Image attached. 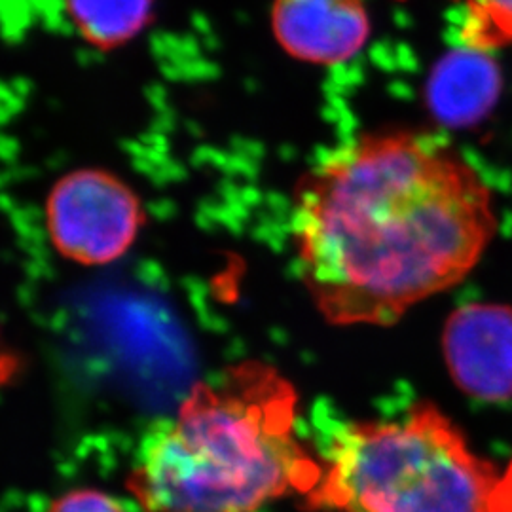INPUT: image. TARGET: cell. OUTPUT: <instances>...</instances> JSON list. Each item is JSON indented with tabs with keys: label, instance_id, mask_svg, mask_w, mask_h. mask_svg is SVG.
I'll use <instances>...</instances> for the list:
<instances>
[{
	"label": "cell",
	"instance_id": "obj_1",
	"mask_svg": "<svg viewBox=\"0 0 512 512\" xmlns=\"http://www.w3.org/2000/svg\"><path fill=\"white\" fill-rule=\"evenodd\" d=\"M296 264L330 325L389 327L473 272L497 232L494 196L440 137L366 133L294 192Z\"/></svg>",
	"mask_w": 512,
	"mask_h": 512
},
{
	"label": "cell",
	"instance_id": "obj_2",
	"mask_svg": "<svg viewBox=\"0 0 512 512\" xmlns=\"http://www.w3.org/2000/svg\"><path fill=\"white\" fill-rule=\"evenodd\" d=\"M296 410L293 384L275 368L232 366L148 427L129 492L147 512H258L306 497L323 467L296 435Z\"/></svg>",
	"mask_w": 512,
	"mask_h": 512
},
{
	"label": "cell",
	"instance_id": "obj_3",
	"mask_svg": "<svg viewBox=\"0 0 512 512\" xmlns=\"http://www.w3.org/2000/svg\"><path fill=\"white\" fill-rule=\"evenodd\" d=\"M494 463L471 450L431 401L401 420L353 421L336 431L308 509L334 512H494Z\"/></svg>",
	"mask_w": 512,
	"mask_h": 512
},
{
	"label": "cell",
	"instance_id": "obj_4",
	"mask_svg": "<svg viewBox=\"0 0 512 512\" xmlns=\"http://www.w3.org/2000/svg\"><path fill=\"white\" fill-rule=\"evenodd\" d=\"M145 224L135 190L105 169L61 177L46 200V228L55 251L80 266H109L133 247Z\"/></svg>",
	"mask_w": 512,
	"mask_h": 512
},
{
	"label": "cell",
	"instance_id": "obj_5",
	"mask_svg": "<svg viewBox=\"0 0 512 512\" xmlns=\"http://www.w3.org/2000/svg\"><path fill=\"white\" fill-rule=\"evenodd\" d=\"M448 372L463 393L484 403L512 399V308L467 304L444 325Z\"/></svg>",
	"mask_w": 512,
	"mask_h": 512
},
{
	"label": "cell",
	"instance_id": "obj_6",
	"mask_svg": "<svg viewBox=\"0 0 512 512\" xmlns=\"http://www.w3.org/2000/svg\"><path fill=\"white\" fill-rule=\"evenodd\" d=\"M270 23L285 54L323 67L361 54L372 29L365 0H274Z\"/></svg>",
	"mask_w": 512,
	"mask_h": 512
},
{
	"label": "cell",
	"instance_id": "obj_7",
	"mask_svg": "<svg viewBox=\"0 0 512 512\" xmlns=\"http://www.w3.org/2000/svg\"><path fill=\"white\" fill-rule=\"evenodd\" d=\"M499 90L501 78L490 54L463 48L435 69L427 86V103L440 124L467 128L492 110Z\"/></svg>",
	"mask_w": 512,
	"mask_h": 512
},
{
	"label": "cell",
	"instance_id": "obj_8",
	"mask_svg": "<svg viewBox=\"0 0 512 512\" xmlns=\"http://www.w3.org/2000/svg\"><path fill=\"white\" fill-rule=\"evenodd\" d=\"M63 6L80 38L109 52L145 33L154 19L156 0H63Z\"/></svg>",
	"mask_w": 512,
	"mask_h": 512
},
{
	"label": "cell",
	"instance_id": "obj_9",
	"mask_svg": "<svg viewBox=\"0 0 512 512\" xmlns=\"http://www.w3.org/2000/svg\"><path fill=\"white\" fill-rule=\"evenodd\" d=\"M463 25L459 38L463 48L494 54L512 46V0H459Z\"/></svg>",
	"mask_w": 512,
	"mask_h": 512
},
{
	"label": "cell",
	"instance_id": "obj_10",
	"mask_svg": "<svg viewBox=\"0 0 512 512\" xmlns=\"http://www.w3.org/2000/svg\"><path fill=\"white\" fill-rule=\"evenodd\" d=\"M48 512H126L110 495L99 490H73L57 497Z\"/></svg>",
	"mask_w": 512,
	"mask_h": 512
}]
</instances>
